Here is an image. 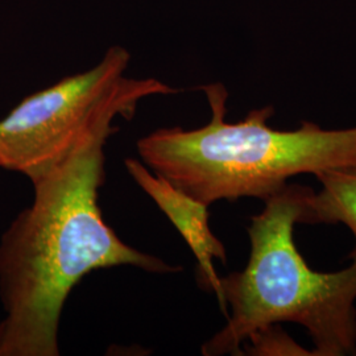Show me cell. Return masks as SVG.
Wrapping results in <instances>:
<instances>
[{
  "label": "cell",
  "mask_w": 356,
  "mask_h": 356,
  "mask_svg": "<svg viewBox=\"0 0 356 356\" xmlns=\"http://www.w3.org/2000/svg\"><path fill=\"white\" fill-rule=\"evenodd\" d=\"M211 110L201 128H159L138 141L143 163L193 198L210 206L241 198L266 201L298 175L356 168V127L325 129L302 122L292 131L268 126L272 106L226 122L229 92L202 86Z\"/></svg>",
  "instance_id": "7a4b0ae2"
},
{
  "label": "cell",
  "mask_w": 356,
  "mask_h": 356,
  "mask_svg": "<svg viewBox=\"0 0 356 356\" xmlns=\"http://www.w3.org/2000/svg\"><path fill=\"white\" fill-rule=\"evenodd\" d=\"M116 129L91 134L63 163L33 181V202L1 235L0 356L60 355L65 302L95 269L181 270L128 245L103 219L98 191L104 182V145Z\"/></svg>",
  "instance_id": "6da1fadb"
},
{
  "label": "cell",
  "mask_w": 356,
  "mask_h": 356,
  "mask_svg": "<svg viewBox=\"0 0 356 356\" xmlns=\"http://www.w3.org/2000/svg\"><path fill=\"white\" fill-rule=\"evenodd\" d=\"M131 54L111 47L83 73L24 98L0 120V168L36 181L89 135L118 128V116L132 119L139 103L178 90L156 78L126 76Z\"/></svg>",
  "instance_id": "277c9868"
},
{
  "label": "cell",
  "mask_w": 356,
  "mask_h": 356,
  "mask_svg": "<svg viewBox=\"0 0 356 356\" xmlns=\"http://www.w3.org/2000/svg\"><path fill=\"white\" fill-rule=\"evenodd\" d=\"M124 165L129 176L152 198L188 243L198 261L197 280L206 291L216 293L220 305V277L216 275L213 261L218 259L226 263L227 254L223 243L210 229L209 206L152 173L136 159H127Z\"/></svg>",
  "instance_id": "5b68a950"
},
{
  "label": "cell",
  "mask_w": 356,
  "mask_h": 356,
  "mask_svg": "<svg viewBox=\"0 0 356 356\" xmlns=\"http://www.w3.org/2000/svg\"><path fill=\"white\" fill-rule=\"evenodd\" d=\"M310 188L288 184L251 218V252L243 270L220 277V309L227 323L202 344L204 356L242 355L254 331L298 323L314 356L356 355V252L338 272H317L294 242V227Z\"/></svg>",
  "instance_id": "3957f363"
},
{
  "label": "cell",
  "mask_w": 356,
  "mask_h": 356,
  "mask_svg": "<svg viewBox=\"0 0 356 356\" xmlns=\"http://www.w3.org/2000/svg\"><path fill=\"white\" fill-rule=\"evenodd\" d=\"M242 355L314 356V354L297 343L288 332L281 329L280 323H276L251 334L243 343Z\"/></svg>",
  "instance_id": "52a82bcc"
},
{
  "label": "cell",
  "mask_w": 356,
  "mask_h": 356,
  "mask_svg": "<svg viewBox=\"0 0 356 356\" xmlns=\"http://www.w3.org/2000/svg\"><path fill=\"white\" fill-rule=\"evenodd\" d=\"M316 177L321 191H307L298 225H344L354 235L356 252V168L331 169Z\"/></svg>",
  "instance_id": "8992f818"
}]
</instances>
